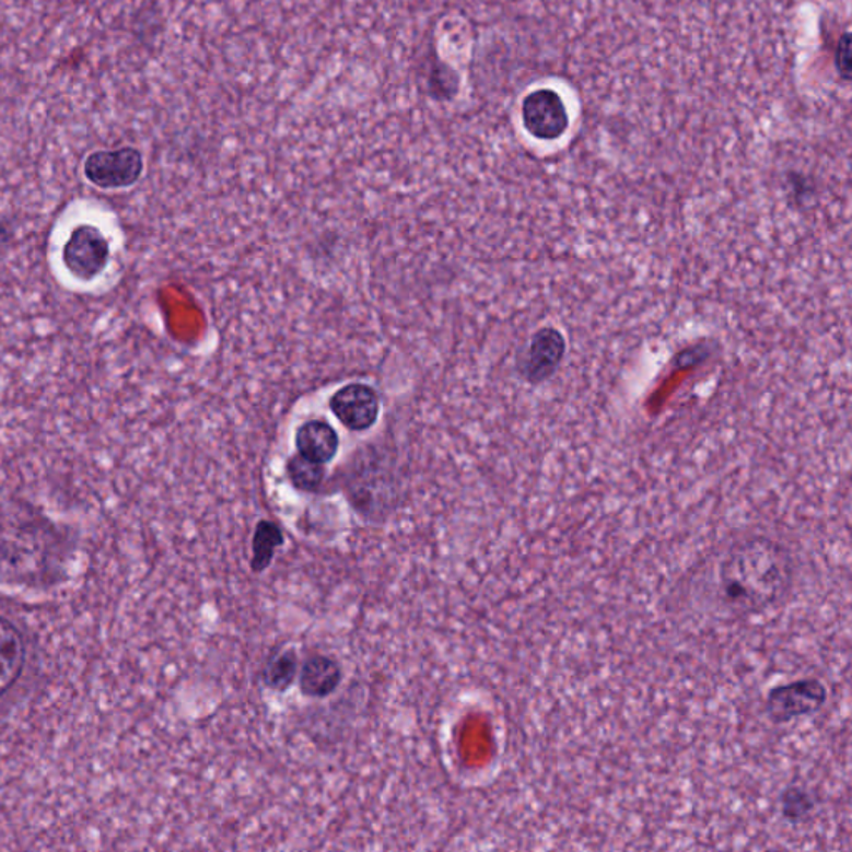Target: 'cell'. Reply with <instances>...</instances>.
<instances>
[{
  "label": "cell",
  "instance_id": "1",
  "mask_svg": "<svg viewBox=\"0 0 852 852\" xmlns=\"http://www.w3.org/2000/svg\"><path fill=\"white\" fill-rule=\"evenodd\" d=\"M796 563L777 539L751 536L727 548L717 568V588L724 608L738 615H759L780 605L794 586Z\"/></svg>",
  "mask_w": 852,
  "mask_h": 852
},
{
  "label": "cell",
  "instance_id": "2",
  "mask_svg": "<svg viewBox=\"0 0 852 852\" xmlns=\"http://www.w3.org/2000/svg\"><path fill=\"white\" fill-rule=\"evenodd\" d=\"M828 688L821 679H794L769 689L765 714L772 724L784 726L819 713L828 703Z\"/></svg>",
  "mask_w": 852,
  "mask_h": 852
},
{
  "label": "cell",
  "instance_id": "3",
  "mask_svg": "<svg viewBox=\"0 0 852 852\" xmlns=\"http://www.w3.org/2000/svg\"><path fill=\"white\" fill-rule=\"evenodd\" d=\"M110 260V244L98 226L77 225L62 248L63 267L73 279L92 282L101 277Z\"/></svg>",
  "mask_w": 852,
  "mask_h": 852
},
{
  "label": "cell",
  "instance_id": "4",
  "mask_svg": "<svg viewBox=\"0 0 852 852\" xmlns=\"http://www.w3.org/2000/svg\"><path fill=\"white\" fill-rule=\"evenodd\" d=\"M143 174V157L133 147L97 150L84 162V175L95 187L104 190L132 187Z\"/></svg>",
  "mask_w": 852,
  "mask_h": 852
},
{
  "label": "cell",
  "instance_id": "5",
  "mask_svg": "<svg viewBox=\"0 0 852 852\" xmlns=\"http://www.w3.org/2000/svg\"><path fill=\"white\" fill-rule=\"evenodd\" d=\"M523 126L538 140H557L567 133L570 115L563 98L551 89L526 95L522 105Z\"/></svg>",
  "mask_w": 852,
  "mask_h": 852
},
{
  "label": "cell",
  "instance_id": "6",
  "mask_svg": "<svg viewBox=\"0 0 852 852\" xmlns=\"http://www.w3.org/2000/svg\"><path fill=\"white\" fill-rule=\"evenodd\" d=\"M330 408L348 430L365 432L378 420V395L370 386L352 383L331 397Z\"/></svg>",
  "mask_w": 852,
  "mask_h": 852
},
{
  "label": "cell",
  "instance_id": "7",
  "mask_svg": "<svg viewBox=\"0 0 852 852\" xmlns=\"http://www.w3.org/2000/svg\"><path fill=\"white\" fill-rule=\"evenodd\" d=\"M567 352V341L560 330L553 327H545L533 335L526 350L523 375L533 385L544 383L557 373L558 366L563 362Z\"/></svg>",
  "mask_w": 852,
  "mask_h": 852
},
{
  "label": "cell",
  "instance_id": "8",
  "mask_svg": "<svg viewBox=\"0 0 852 852\" xmlns=\"http://www.w3.org/2000/svg\"><path fill=\"white\" fill-rule=\"evenodd\" d=\"M300 691L306 698L322 700L327 696L334 695L340 686L343 673L341 666L335 662L334 657L325 654H312L306 657L299 669Z\"/></svg>",
  "mask_w": 852,
  "mask_h": 852
},
{
  "label": "cell",
  "instance_id": "9",
  "mask_svg": "<svg viewBox=\"0 0 852 852\" xmlns=\"http://www.w3.org/2000/svg\"><path fill=\"white\" fill-rule=\"evenodd\" d=\"M25 665V643L17 628L0 618V696L21 678Z\"/></svg>",
  "mask_w": 852,
  "mask_h": 852
},
{
  "label": "cell",
  "instance_id": "10",
  "mask_svg": "<svg viewBox=\"0 0 852 852\" xmlns=\"http://www.w3.org/2000/svg\"><path fill=\"white\" fill-rule=\"evenodd\" d=\"M295 445L299 455L325 465L337 456L340 440H338L334 427L325 421L314 420L300 427L295 436Z\"/></svg>",
  "mask_w": 852,
  "mask_h": 852
},
{
  "label": "cell",
  "instance_id": "11",
  "mask_svg": "<svg viewBox=\"0 0 852 852\" xmlns=\"http://www.w3.org/2000/svg\"><path fill=\"white\" fill-rule=\"evenodd\" d=\"M283 544H285V536L277 523L268 522V520L258 522L255 526L254 538H252V571L264 573L272 567L273 558Z\"/></svg>",
  "mask_w": 852,
  "mask_h": 852
},
{
  "label": "cell",
  "instance_id": "12",
  "mask_svg": "<svg viewBox=\"0 0 852 852\" xmlns=\"http://www.w3.org/2000/svg\"><path fill=\"white\" fill-rule=\"evenodd\" d=\"M299 656L295 650H279L270 654L265 663L261 669V681L272 691L285 692L299 678Z\"/></svg>",
  "mask_w": 852,
  "mask_h": 852
},
{
  "label": "cell",
  "instance_id": "13",
  "mask_svg": "<svg viewBox=\"0 0 852 852\" xmlns=\"http://www.w3.org/2000/svg\"><path fill=\"white\" fill-rule=\"evenodd\" d=\"M818 804V797L813 794V791L797 784H790L780 794L781 818L790 825H803L813 818Z\"/></svg>",
  "mask_w": 852,
  "mask_h": 852
},
{
  "label": "cell",
  "instance_id": "14",
  "mask_svg": "<svg viewBox=\"0 0 852 852\" xmlns=\"http://www.w3.org/2000/svg\"><path fill=\"white\" fill-rule=\"evenodd\" d=\"M287 475H289L290 483L296 490L305 491V493H314L325 480L324 465L306 459L302 455H295L289 459Z\"/></svg>",
  "mask_w": 852,
  "mask_h": 852
},
{
  "label": "cell",
  "instance_id": "15",
  "mask_svg": "<svg viewBox=\"0 0 852 852\" xmlns=\"http://www.w3.org/2000/svg\"><path fill=\"white\" fill-rule=\"evenodd\" d=\"M836 69L844 81H849V77H851V35L848 32H844L839 38L838 49H836Z\"/></svg>",
  "mask_w": 852,
  "mask_h": 852
}]
</instances>
